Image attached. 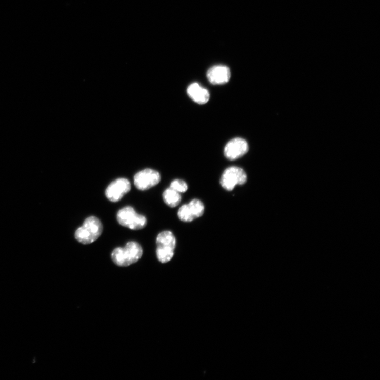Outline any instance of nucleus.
Here are the masks:
<instances>
[{
    "label": "nucleus",
    "instance_id": "nucleus-1",
    "mask_svg": "<svg viewBox=\"0 0 380 380\" xmlns=\"http://www.w3.org/2000/svg\"><path fill=\"white\" fill-rule=\"evenodd\" d=\"M142 255L143 249L141 246L136 242H129L123 248L114 249L111 256L116 265L127 267L137 262Z\"/></svg>",
    "mask_w": 380,
    "mask_h": 380
},
{
    "label": "nucleus",
    "instance_id": "nucleus-2",
    "mask_svg": "<svg viewBox=\"0 0 380 380\" xmlns=\"http://www.w3.org/2000/svg\"><path fill=\"white\" fill-rule=\"evenodd\" d=\"M103 229V225L97 217L89 216L85 220L83 226L76 231L75 237L82 244H90L100 237Z\"/></svg>",
    "mask_w": 380,
    "mask_h": 380
},
{
    "label": "nucleus",
    "instance_id": "nucleus-3",
    "mask_svg": "<svg viewBox=\"0 0 380 380\" xmlns=\"http://www.w3.org/2000/svg\"><path fill=\"white\" fill-rule=\"evenodd\" d=\"M156 255L162 263L169 262L173 257L176 246V240L170 231L160 232L156 238Z\"/></svg>",
    "mask_w": 380,
    "mask_h": 380
},
{
    "label": "nucleus",
    "instance_id": "nucleus-4",
    "mask_svg": "<svg viewBox=\"0 0 380 380\" xmlns=\"http://www.w3.org/2000/svg\"><path fill=\"white\" fill-rule=\"evenodd\" d=\"M117 220L121 226L133 230L142 229L147 225L146 217L138 214L131 206L119 210L117 214Z\"/></svg>",
    "mask_w": 380,
    "mask_h": 380
},
{
    "label": "nucleus",
    "instance_id": "nucleus-5",
    "mask_svg": "<svg viewBox=\"0 0 380 380\" xmlns=\"http://www.w3.org/2000/svg\"><path fill=\"white\" fill-rule=\"evenodd\" d=\"M247 181L245 171L240 167L233 166L226 169L221 178L222 187L227 191H232L237 186L245 185Z\"/></svg>",
    "mask_w": 380,
    "mask_h": 380
},
{
    "label": "nucleus",
    "instance_id": "nucleus-6",
    "mask_svg": "<svg viewBox=\"0 0 380 380\" xmlns=\"http://www.w3.org/2000/svg\"><path fill=\"white\" fill-rule=\"evenodd\" d=\"M160 181L159 173L151 169L143 170L137 173L134 177V185L141 191L148 190L156 186Z\"/></svg>",
    "mask_w": 380,
    "mask_h": 380
},
{
    "label": "nucleus",
    "instance_id": "nucleus-7",
    "mask_svg": "<svg viewBox=\"0 0 380 380\" xmlns=\"http://www.w3.org/2000/svg\"><path fill=\"white\" fill-rule=\"evenodd\" d=\"M131 189L130 181L125 178H119L114 181L107 187L105 190V195L108 201L117 203L123 197L129 193Z\"/></svg>",
    "mask_w": 380,
    "mask_h": 380
},
{
    "label": "nucleus",
    "instance_id": "nucleus-8",
    "mask_svg": "<svg viewBox=\"0 0 380 380\" xmlns=\"http://www.w3.org/2000/svg\"><path fill=\"white\" fill-rule=\"evenodd\" d=\"M249 150L248 144L242 138L232 139L226 145L224 149L225 157L230 160H236L245 155Z\"/></svg>",
    "mask_w": 380,
    "mask_h": 380
},
{
    "label": "nucleus",
    "instance_id": "nucleus-9",
    "mask_svg": "<svg viewBox=\"0 0 380 380\" xmlns=\"http://www.w3.org/2000/svg\"><path fill=\"white\" fill-rule=\"evenodd\" d=\"M207 77L209 82L213 85H223L229 81L231 71L226 66L215 65L208 70Z\"/></svg>",
    "mask_w": 380,
    "mask_h": 380
},
{
    "label": "nucleus",
    "instance_id": "nucleus-10",
    "mask_svg": "<svg viewBox=\"0 0 380 380\" xmlns=\"http://www.w3.org/2000/svg\"><path fill=\"white\" fill-rule=\"evenodd\" d=\"M187 94L192 101L198 104H206L210 99L208 89L197 83H193L188 86Z\"/></svg>",
    "mask_w": 380,
    "mask_h": 380
},
{
    "label": "nucleus",
    "instance_id": "nucleus-11",
    "mask_svg": "<svg viewBox=\"0 0 380 380\" xmlns=\"http://www.w3.org/2000/svg\"><path fill=\"white\" fill-rule=\"evenodd\" d=\"M162 196L165 204L171 208L177 207L182 202V199L181 193L170 187L163 193Z\"/></svg>",
    "mask_w": 380,
    "mask_h": 380
},
{
    "label": "nucleus",
    "instance_id": "nucleus-12",
    "mask_svg": "<svg viewBox=\"0 0 380 380\" xmlns=\"http://www.w3.org/2000/svg\"><path fill=\"white\" fill-rule=\"evenodd\" d=\"M188 205L195 219L202 216L205 212V206L202 202L198 199H193Z\"/></svg>",
    "mask_w": 380,
    "mask_h": 380
},
{
    "label": "nucleus",
    "instance_id": "nucleus-13",
    "mask_svg": "<svg viewBox=\"0 0 380 380\" xmlns=\"http://www.w3.org/2000/svg\"><path fill=\"white\" fill-rule=\"evenodd\" d=\"M177 215L179 219L185 223H190L195 220L188 204L184 205L180 207Z\"/></svg>",
    "mask_w": 380,
    "mask_h": 380
},
{
    "label": "nucleus",
    "instance_id": "nucleus-14",
    "mask_svg": "<svg viewBox=\"0 0 380 380\" xmlns=\"http://www.w3.org/2000/svg\"><path fill=\"white\" fill-rule=\"evenodd\" d=\"M170 188L179 193H184L187 191L188 186L185 181L176 179L171 183Z\"/></svg>",
    "mask_w": 380,
    "mask_h": 380
}]
</instances>
